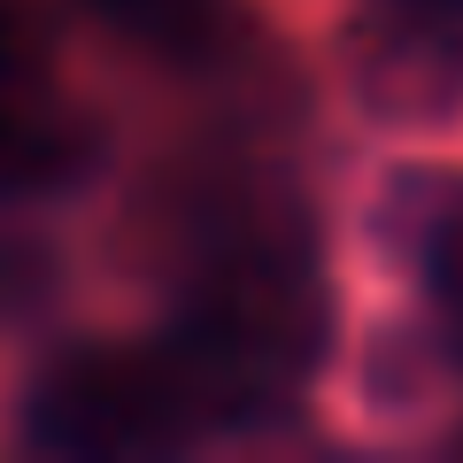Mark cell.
<instances>
[{"label":"cell","instance_id":"1","mask_svg":"<svg viewBox=\"0 0 463 463\" xmlns=\"http://www.w3.org/2000/svg\"><path fill=\"white\" fill-rule=\"evenodd\" d=\"M194 364V379L209 386L216 417L240 410V402H270L279 386L301 379L317 347V286L294 255L263 248V240H240L232 255H216L194 279L178 317V340H170Z\"/></svg>","mask_w":463,"mask_h":463},{"label":"cell","instance_id":"2","mask_svg":"<svg viewBox=\"0 0 463 463\" xmlns=\"http://www.w3.org/2000/svg\"><path fill=\"white\" fill-rule=\"evenodd\" d=\"M209 417L216 402L178 347H124V340L62 347L24 402L32 440L62 448V456H163V448H185Z\"/></svg>","mask_w":463,"mask_h":463},{"label":"cell","instance_id":"3","mask_svg":"<svg viewBox=\"0 0 463 463\" xmlns=\"http://www.w3.org/2000/svg\"><path fill=\"white\" fill-rule=\"evenodd\" d=\"M355 85L394 124H448V116H463V16L402 0V16L364 32Z\"/></svg>","mask_w":463,"mask_h":463},{"label":"cell","instance_id":"4","mask_svg":"<svg viewBox=\"0 0 463 463\" xmlns=\"http://www.w3.org/2000/svg\"><path fill=\"white\" fill-rule=\"evenodd\" d=\"M100 170V132L32 93H0V201H47Z\"/></svg>","mask_w":463,"mask_h":463},{"label":"cell","instance_id":"5","mask_svg":"<svg viewBox=\"0 0 463 463\" xmlns=\"http://www.w3.org/2000/svg\"><path fill=\"white\" fill-rule=\"evenodd\" d=\"M116 39L163 54V62H209L232 47V16L224 0H85Z\"/></svg>","mask_w":463,"mask_h":463},{"label":"cell","instance_id":"6","mask_svg":"<svg viewBox=\"0 0 463 463\" xmlns=\"http://www.w3.org/2000/svg\"><path fill=\"white\" fill-rule=\"evenodd\" d=\"M410 263H417L432 317L463 347V185H425V201L410 216Z\"/></svg>","mask_w":463,"mask_h":463},{"label":"cell","instance_id":"7","mask_svg":"<svg viewBox=\"0 0 463 463\" xmlns=\"http://www.w3.org/2000/svg\"><path fill=\"white\" fill-rule=\"evenodd\" d=\"M54 70V39L32 0H0V93H39Z\"/></svg>","mask_w":463,"mask_h":463},{"label":"cell","instance_id":"8","mask_svg":"<svg viewBox=\"0 0 463 463\" xmlns=\"http://www.w3.org/2000/svg\"><path fill=\"white\" fill-rule=\"evenodd\" d=\"M417 8H448V16H463V0H417Z\"/></svg>","mask_w":463,"mask_h":463}]
</instances>
